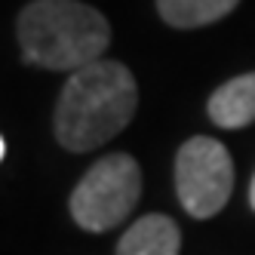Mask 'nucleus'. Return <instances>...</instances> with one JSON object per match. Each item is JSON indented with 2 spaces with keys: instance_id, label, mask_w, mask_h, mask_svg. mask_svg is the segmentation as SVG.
<instances>
[{
  "instance_id": "nucleus-5",
  "label": "nucleus",
  "mask_w": 255,
  "mask_h": 255,
  "mask_svg": "<svg viewBox=\"0 0 255 255\" xmlns=\"http://www.w3.org/2000/svg\"><path fill=\"white\" fill-rule=\"evenodd\" d=\"M181 249V231L169 215H141L135 225L126 228L117 243V255H178Z\"/></svg>"
},
{
  "instance_id": "nucleus-2",
  "label": "nucleus",
  "mask_w": 255,
  "mask_h": 255,
  "mask_svg": "<svg viewBox=\"0 0 255 255\" xmlns=\"http://www.w3.org/2000/svg\"><path fill=\"white\" fill-rule=\"evenodd\" d=\"M22 59L46 71H80L102 62L111 43V25L80 0H34L15 22Z\"/></svg>"
},
{
  "instance_id": "nucleus-1",
  "label": "nucleus",
  "mask_w": 255,
  "mask_h": 255,
  "mask_svg": "<svg viewBox=\"0 0 255 255\" xmlns=\"http://www.w3.org/2000/svg\"><path fill=\"white\" fill-rule=\"evenodd\" d=\"M138 105V86L123 62L102 59L68 77L56 102L52 129L71 154H86L126 129Z\"/></svg>"
},
{
  "instance_id": "nucleus-4",
  "label": "nucleus",
  "mask_w": 255,
  "mask_h": 255,
  "mask_svg": "<svg viewBox=\"0 0 255 255\" xmlns=\"http://www.w3.org/2000/svg\"><path fill=\"white\" fill-rule=\"evenodd\" d=\"M175 191L178 203L191 218L218 215L234 191V163L222 141L194 135L175 154Z\"/></svg>"
},
{
  "instance_id": "nucleus-7",
  "label": "nucleus",
  "mask_w": 255,
  "mask_h": 255,
  "mask_svg": "<svg viewBox=\"0 0 255 255\" xmlns=\"http://www.w3.org/2000/svg\"><path fill=\"white\" fill-rule=\"evenodd\" d=\"M237 3L240 0H157V12L166 25L188 31L225 19L228 12H234Z\"/></svg>"
},
{
  "instance_id": "nucleus-8",
  "label": "nucleus",
  "mask_w": 255,
  "mask_h": 255,
  "mask_svg": "<svg viewBox=\"0 0 255 255\" xmlns=\"http://www.w3.org/2000/svg\"><path fill=\"white\" fill-rule=\"evenodd\" d=\"M249 206L255 209V175H252V185H249Z\"/></svg>"
},
{
  "instance_id": "nucleus-6",
  "label": "nucleus",
  "mask_w": 255,
  "mask_h": 255,
  "mask_svg": "<svg viewBox=\"0 0 255 255\" xmlns=\"http://www.w3.org/2000/svg\"><path fill=\"white\" fill-rule=\"evenodd\" d=\"M209 120L222 129H243L255 123V71L222 83L209 96Z\"/></svg>"
},
{
  "instance_id": "nucleus-3",
  "label": "nucleus",
  "mask_w": 255,
  "mask_h": 255,
  "mask_svg": "<svg viewBox=\"0 0 255 255\" xmlns=\"http://www.w3.org/2000/svg\"><path fill=\"white\" fill-rule=\"evenodd\" d=\"M141 197V169L129 154H108L86 169L71 191V218L93 234H105L129 218Z\"/></svg>"
}]
</instances>
